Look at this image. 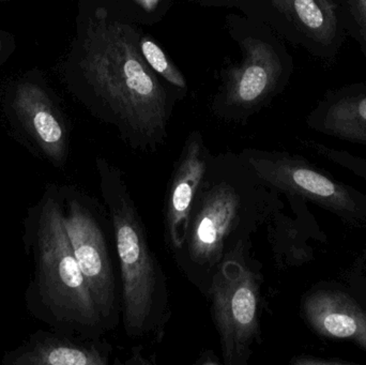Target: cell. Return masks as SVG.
Wrapping results in <instances>:
<instances>
[{
  "instance_id": "8992f818",
  "label": "cell",
  "mask_w": 366,
  "mask_h": 365,
  "mask_svg": "<svg viewBox=\"0 0 366 365\" xmlns=\"http://www.w3.org/2000/svg\"><path fill=\"white\" fill-rule=\"evenodd\" d=\"M64 226L97 308L112 331L120 321L122 298L114 272L109 211L72 184H58Z\"/></svg>"
},
{
  "instance_id": "5bb4252c",
  "label": "cell",
  "mask_w": 366,
  "mask_h": 365,
  "mask_svg": "<svg viewBox=\"0 0 366 365\" xmlns=\"http://www.w3.org/2000/svg\"><path fill=\"white\" fill-rule=\"evenodd\" d=\"M317 128L325 134L366 145V96L337 101L327 109Z\"/></svg>"
},
{
  "instance_id": "8fae6325",
  "label": "cell",
  "mask_w": 366,
  "mask_h": 365,
  "mask_svg": "<svg viewBox=\"0 0 366 365\" xmlns=\"http://www.w3.org/2000/svg\"><path fill=\"white\" fill-rule=\"evenodd\" d=\"M307 325L322 338L350 341L366 351V310L339 289H318L301 302Z\"/></svg>"
},
{
  "instance_id": "7a4b0ae2",
  "label": "cell",
  "mask_w": 366,
  "mask_h": 365,
  "mask_svg": "<svg viewBox=\"0 0 366 365\" xmlns=\"http://www.w3.org/2000/svg\"><path fill=\"white\" fill-rule=\"evenodd\" d=\"M24 252L30 265L28 313L49 329L100 340L109 332L64 226L58 184H49L23 220Z\"/></svg>"
},
{
  "instance_id": "5b68a950",
  "label": "cell",
  "mask_w": 366,
  "mask_h": 365,
  "mask_svg": "<svg viewBox=\"0 0 366 365\" xmlns=\"http://www.w3.org/2000/svg\"><path fill=\"white\" fill-rule=\"evenodd\" d=\"M252 238L239 240L211 278L206 297L224 365H247L262 340L264 282L252 255Z\"/></svg>"
},
{
  "instance_id": "52a82bcc",
  "label": "cell",
  "mask_w": 366,
  "mask_h": 365,
  "mask_svg": "<svg viewBox=\"0 0 366 365\" xmlns=\"http://www.w3.org/2000/svg\"><path fill=\"white\" fill-rule=\"evenodd\" d=\"M239 156L277 192L311 201L355 226L366 225V195L305 159L262 150H244Z\"/></svg>"
},
{
  "instance_id": "d6986e66",
  "label": "cell",
  "mask_w": 366,
  "mask_h": 365,
  "mask_svg": "<svg viewBox=\"0 0 366 365\" xmlns=\"http://www.w3.org/2000/svg\"><path fill=\"white\" fill-rule=\"evenodd\" d=\"M0 46H1V44H0Z\"/></svg>"
},
{
  "instance_id": "9c48e42d",
  "label": "cell",
  "mask_w": 366,
  "mask_h": 365,
  "mask_svg": "<svg viewBox=\"0 0 366 365\" xmlns=\"http://www.w3.org/2000/svg\"><path fill=\"white\" fill-rule=\"evenodd\" d=\"M13 109L34 154L54 169H66L68 130L44 90L34 84H21L15 94Z\"/></svg>"
},
{
  "instance_id": "ac0fdd59",
  "label": "cell",
  "mask_w": 366,
  "mask_h": 365,
  "mask_svg": "<svg viewBox=\"0 0 366 365\" xmlns=\"http://www.w3.org/2000/svg\"><path fill=\"white\" fill-rule=\"evenodd\" d=\"M142 8L145 9L146 11H152L156 8L157 4H159L160 0H135Z\"/></svg>"
},
{
  "instance_id": "2e32d148",
  "label": "cell",
  "mask_w": 366,
  "mask_h": 365,
  "mask_svg": "<svg viewBox=\"0 0 366 365\" xmlns=\"http://www.w3.org/2000/svg\"><path fill=\"white\" fill-rule=\"evenodd\" d=\"M352 1L361 31L366 39V0H352Z\"/></svg>"
},
{
  "instance_id": "4fadbf2b",
  "label": "cell",
  "mask_w": 366,
  "mask_h": 365,
  "mask_svg": "<svg viewBox=\"0 0 366 365\" xmlns=\"http://www.w3.org/2000/svg\"><path fill=\"white\" fill-rule=\"evenodd\" d=\"M272 4L316 42L329 44L337 34L335 0H272Z\"/></svg>"
},
{
  "instance_id": "e0dca14e",
  "label": "cell",
  "mask_w": 366,
  "mask_h": 365,
  "mask_svg": "<svg viewBox=\"0 0 366 365\" xmlns=\"http://www.w3.org/2000/svg\"><path fill=\"white\" fill-rule=\"evenodd\" d=\"M196 365H217L223 364L219 357L212 351H204L195 361Z\"/></svg>"
},
{
  "instance_id": "3957f363",
  "label": "cell",
  "mask_w": 366,
  "mask_h": 365,
  "mask_svg": "<svg viewBox=\"0 0 366 365\" xmlns=\"http://www.w3.org/2000/svg\"><path fill=\"white\" fill-rule=\"evenodd\" d=\"M83 51L81 66L88 83L131 141L144 149L156 147L167 134V94L142 55L134 31L97 9Z\"/></svg>"
},
{
  "instance_id": "277c9868",
  "label": "cell",
  "mask_w": 366,
  "mask_h": 365,
  "mask_svg": "<svg viewBox=\"0 0 366 365\" xmlns=\"http://www.w3.org/2000/svg\"><path fill=\"white\" fill-rule=\"evenodd\" d=\"M96 169L119 261L124 331L130 339L161 338L171 316L167 274L152 250L124 171L104 158L97 159Z\"/></svg>"
},
{
  "instance_id": "ba28073f",
  "label": "cell",
  "mask_w": 366,
  "mask_h": 365,
  "mask_svg": "<svg viewBox=\"0 0 366 365\" xmlns=\"http://www.w3.org/2000/svg\"><path fill=\"white\" fill-rule=\"evenodd\" d=\"M210 156L202 135L193 133L185 141L174 167L164 201V238L173 255L182 250L184 244L194 199Z\"/></svg>"
},
{
  "instance_id": "9a60e30c",
  "label": "cell",
  "mask_w": 366,
  "mask_h": 365,
  "mask_svg": "<svg viewBox=\"0 0 366 365\" xmlns=\"http://www.w3.org/2000/svg\"><path fill=\"white\" fill-rule=\"evenodd\" d=\"M139 49H141L142 55L152 70L162 75L167 81L173 84L174 86H177L179 88H184L187 86L184 76L169 61L163 49L152 39L143 38L139 40Z\"/></svg>"
},
{
  "instance_id": "30bf717a",
  "label": "cell",
  "mask_w": 366,
  "mask_h": 365,
  "mask_svg": "<svg viewBox=\"0 0 366 365\" xmlns=\"http://www.w3.org/2000/svg\"><path fill=\"white\" fill-rule=\"evenodd\" d=\"M113 347L57 330H38L2 356L4 365H109Z\"/></svg>"
},
{
  "instance_id": "7c38bea8",
  "label": "cell",
  "mask_w": 366,
  "mask_h": 365,
  "mask_svg": "<svg viewBox=\"0 0 366 365\" xmlns=\"http://www.w3.org/2000/svg\"><path fill=\"white\" fill-rule=\"evenodd\" d=\"M244 59L230 72L227 103L239 107H253L271 94L282 72L281 61L273 47L258 39L242 42Z\"/></svg>"
},
{
  "instance_id": "6da1fadb",
  "label": "cell",
  "mask_w": 366,
  "mask_h": 365,
  "mask_svg": "<svg viewBox=\"0 0 366 365\" xmlns=\"http://www.w3.org/2000/svg\"><path fill=\"white\" fill-rule=\"evenodd\" d=\"M275 193L239 154L210 156L184 244L174 254L183 274L204 296L226 253L239 240L253 237L272 216Z\"/></svg>"
}]
</instances>
